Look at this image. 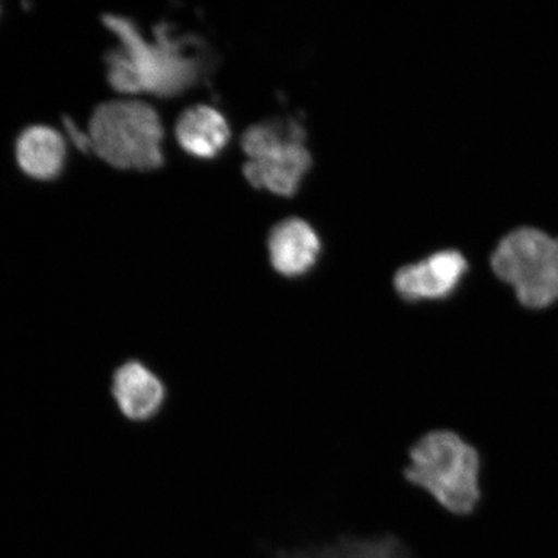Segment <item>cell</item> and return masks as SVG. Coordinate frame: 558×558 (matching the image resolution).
Instances as JSON below:
<instances>
[{
	"mask_svg": "<svg viewBox=\"0 0 558 558\" xmlns=\"http://www.w3.org/2000/svg\"><path fill=\"white\" fill-rule=\"evenodd\" d=\"M492 268L526 308H547L558 300V239L538 229L508 234L495 250Z\"/></svg>",
	"mask_w": 558,
	"mask_h": 558,
	"instance_id": "cell-4",
	"label": "cell"
},
{
	"mask_svg": "<svg viewBox=\"0 0 558 558\" xmlns=\"http://www.w3.org/2000/svg\"><path fill=\"white\" fill-rule=\"evenodd\" d=\"M229 124L220 111L198 105L184 111L177 124L178 142L187 155L209 159L226 148Z\"/></svg>",
	"mask_w": 558,
	"mask_h": 558,
	"instance_id": "cell-9",
	"label": "cell"
},
{
	"mask_svg": "<svg viewBox=\"0 0 558 558\" xmlns=\"http://www.w3.org/2000/svg\"><path fill=\"white\" fill-rule=\"evenodd\" d=\"M104 24L121 41L120 48L107 56L110 85L120 93L167 97L183 93L198 81L202 62L187 52L194 41L171 37L166 25L157 27L150 44L129 20L105 16Z\"/></svg>",
	"mask_w": 558,
	"mask_h": 558,
	"instance_id": "cell-1",
	"label": "cell"
},
{
	"mask_svg": "<svg viewBox=\"0 0 558 558\" xmlns=\"http://www.w3.org/2000/svg\"><path fill=\"white\" fill-rule=\"evenodd\" d=\"M268 250L271 267L278 275L299 278L316 267L320 242L308 222L292 218L271 229Z\"/></svg>",
	"mask_w": 558,
	"mask_h": 558,
	"instance_id": "cell-7",
	"label": "cell"
},
{
	"mask_svg": "<svg viewBox=\"0 0 558 558\" xmlns=\"http://www.w3.org/2000/svg\"><path fill=\"white\" fill-rule=\"evenodd\" d=\"M90 150L123 170L150 171L163 165V128L157 111L142 101H111L95 110Z\"/></svg>",
	"mask_w": 558,
	"mask_h": 558,
	"instance_id": "cell-3",
	"label": "cell"
},
{
	"mask_svg": "<svg viewBox=\"0 0 558 558\" xmlns=\"http://www.w3.org/2000/svg\"><path fill=\"white\" fill-rule=\"evenodd\" d=\"M167 390L159 376L137 360L124 362L111 379V396L121 414L131 422L144 423L162 410Z\"/></svg>",
	"mask_w": 558,
	"mask_h": 558,
	"instance_id": "cell-6",
	"label": "cell"
},
{
	"mask_svg": "<svg viewBox=\"0 0 558 558\" xmlns=\"http://www.w3.org/2000/svg\"><path fill=\"white\" fill-rule=\"evenodd\" d=\"M16 158L21 170L27 177L52 180L64 169L66 145L58 131L45 125H34L19 137Z\"/></svg>",
	"mask_w": 558,
	"mask_h": 558,
	"instance_id": "cell-10",
	"label": "cell"
},
{
	"mask_svg": "<svg viewBox=\"0 0 558 558\" xmlns=\"http://www.w3.org/2000/svg\"><path fill=\"white\" fill-rule=\"evenodd\" d=\"M469 270L458 251H441L422 262L407 265L395 275L393 286L403 302H438L453 295Z\"/></svg>",
	"mask_w": 558,
	"mask_h": 558,
	"instance_id": "cell-5",
	"label": "cell"
},
{
	"mask_svg": "<svg viewBox=\"0 0 558 558\" xmlns=\"http://www.w3.org/2000/svg\"><path fill=\"white\" fill-rule=\"evenodd\" d=\"M312 158L302 144L288 145L244 165V177L257 190H267L283 197L294 195L306 172Z\"/></svg>",
	"mask_w": 558,
	"mask_h": 558,
	"instance_id": "cell-8",
	"label": "cell"
},
{
	"mask_svg": "<svg viewBox=\"0 0 558 558\" xmlns=\"http://www.w3.org/2000/svg\"><path fill=\"white\" fill-rule=\"evenodd\" d=\"M404 480L453 515H469L481 500V458L449 429L430 430L411 446Z\"/></svg>",
	"mask_w": 558,
	"mask_h": 558,
	"instance_id": "cell-2",
	"label": "cell"
},
{
	"mask_svg": "<svg viewBox=\"0 0 558 558\" xmlns=\"http://www.w3.org/2000/svg\"><path fill=\"white\" fill-rule=\"evenodd\" d=\"M305 131L294 120H277L250 128L242 137V148L250 159H257L283 146L304 145Z\"/></svg>",
	"mask_w": 558,
	"mask_h": 558,
	"instance_id": "cell-11",
	"label": "cell"
}]
</instances>
